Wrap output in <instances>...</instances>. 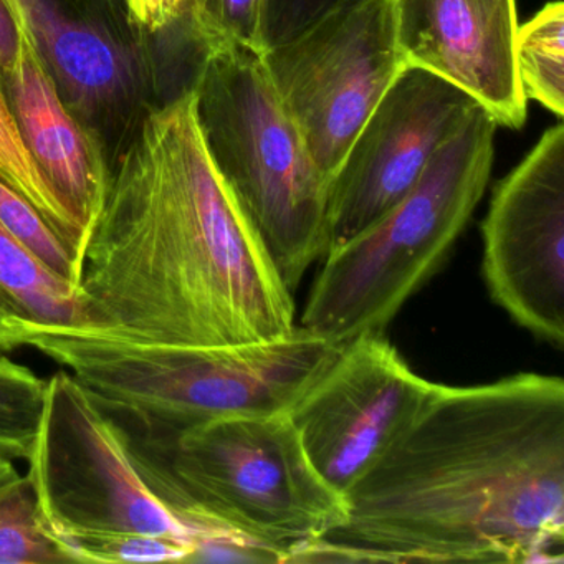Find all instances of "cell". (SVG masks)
Masks as SVG:
<instances>
[{
    "instance_id": "obj_13",
    "label": "cell",
    "mask_w": 564,
    "mask_h": 564,
    "mask_svg": "<svg viewBox=\"0 0 564 564\" xmlns=\"http://www.w3.org/2000/svg\"><path fill=\"white\" fill-rule=\"evenodd\" d=\"M392 11L404 65L451 82L501 127L527 123L514 61L517 0H392Z\"/></svg>"
},
{
    "instance_id": "obj_17",
    "label": "cell",
    "mask_w": 564,
    "mask_h": 564,
    "mask_svg": "<svg viewBox=\"0 0 564 564\" xmlns=\"http://www.w3.org/2000/svg\"><path fill=\"white\" fill-rule=\"evenodd\" d=\"M0 181L28 199L42 214L48 226L85 259L84 236L61 197L45 180L41 167L25 147L2 87H0Z\"/></svg>"
},
{
    "instance_id": "obj_27",
    "label": "cell",
    "mask_w": 564,
    "mask_h": 564,
    "mask_svg": "<svg viewBox=\"0 0 564 564\" xmlns=\"http://www.w3.org/2000/svg\"><path fill=\"white\" fill-rule=\"evenodd\" d=\"M19 475L21 474H19L18 468L14 467L12 460L0 457V485L6 484V481L14 480Z\"/></svg>"
},
{
    "instance_id": "obj_24",
    "label": "cell",
    "mask_w": 564,
    "mask_h": 564,
    "mask_svg": "<svg viewBox=\"0 0 564 564\" xmlns=\"http://www.w3.org/2000/svg\"><path fill=\"white\" fill-rule=\"evenodd\" d=\"M131 11L153 35L183 28V0H130Z\"/></svg>"
},
{
    "instance_id": "obj_2",
    "label": "cell",
    "mask_w": 564,
    "mask_h": 564,
    "mask_svg": "<svg viewBox=\"0 0 564 564\" xmlns=\"http://www.w3.org/2000/svg\"><path fill=\"white\" fill-rule=\"evenodd\" d=\"M345 500L348 521L326 538L379 561L561 563L563 379L435 384Z\"/></svg>"
},
{
    "instance_id": "obj_16",
    "label": "cell",
    "mask_w": 564,
    "mask_h": 564,
    "mask_svg": "<svg viewBox=\"0 0 564 564\" xmlns=\"http://www.w3.org/2000/svg\"><path fill=\"white\" fill-rule=\"evenodd\" d=\"M518 80L527 100L564 115V6L550 2L523 28L514 47Z\"/></svg>"
},
{
    "instance_id": "obj_7",
    "label": "cell",
    "mask_w": 564,
    "mask_h": 564,
    "mask_svg": "<svg viewBox=\"0 0 564 564\" xmlns=\"http://www.w3.org/2000/svg\"><path fill=\"white\" fill-rule=\"evenodd\" d=\"M28 31L62 100L113 173L164 98L156 39L130 0H6Z\"/></svg>"
},
{
    "instance_id": "obj_3",
    "label": "cell",
    "mask_w": 564,
    "mask_h": 564,
    "mask_svg": "<svg viewBox=\"0 0 564 564\" xmlns=\"http://www.w3.org/2000/svg\"><path fill=\"white\" fill-rule=\"evenodd\" d=\"M113 422L144 484L193 533L194 546L240 538L283 563L293 547L348 521L345 497L313 467L289 414L220 419L174 434Z\"/></svg>"
},
{
    "instance_id": "obj_1",
    "label": "cell",
    "mask_w": 564,
    "mask_h": 564,
    "mask_svg": "<svg viewBox=\"0 0 564 564\" xmlns=\"http://www.w3.org/2000/svg\"><path fill=\"white\" fill-rule=\"evenodd\" d=\"M80 289L88 335L105 338L213 348L296 328L292 292L210 160L191 85L115 166Z\"/></svg>"
},
{
    "instance_id": "obj_20",
    "label": "cell",
    "mask_w": 564,
    "mask_h": 564,
    "mask_svg": "<svg viewBox=\"0 0 564 564\" xmlns=\"http://www.w3.org/2000/svg\"><path fill=\"white\" fill-rule=\"evenodd\" d=\"M0 224L51 272L80 286L84 262L28 199L0 181Z\"/></svg>"
},
{
    "instance_id": "obj_12",
    "label": "cell",
    "mask_w": 564,
    "mask_h": 564,
    "mask_svg": "<svg viewBox=\"0 0 564 564\" xmlns=\"http://www.w3.org/2000/svg\"><path fill=\"white\" fill-rule=\"evenodd\" d=\"M477 107L451 82L404 65L329 181L328 252L392 209Z\"/></svg>"
},
{
    "instance_id": "obj_18",
    "label": "cell",
    "mask_w": 564,
    "mask_h": 564,
    "mask_svg": "<svg viewBox=\"0 0 564 564\" xmlns=\"http://www.w3.org/2000/svg\"><path fill=\"white\" fill-rule=\"evenodd\" d=\"M78 563L48 530L29 475L0 485V564Z\"/></svg>"
},
{
    "instance_id": "obj_23",
    "label": "cell",
    "mask_w": 564,
    "mask_h": 564,
    "mask_svg": "<svg viewBox=\"0 0 564 564\" xmlns=\"http://www.w3.org/2000/svg\"><path fill=\"white\" fill-rule=\"evenodd\" d=\"M349 0H262L259 52L299 37Z\"/></svg>"
},
{
    "instance_id": "obj_21",
    "label": "cell",
    "mask_w": 564,
    "mask_h": 564,
    "mask_svg": "<svg viewBox=\"0 0 564 564\" xmlns=\"http://www.w3.org/2000/svg\"><path fill=\"white\" fill-rule=\"evenodd\" d=\"M78 563H174L189 561L193 544L144 533L87 534L65 541Z\"/></svg>"
},
{
    "instance_id": "obj_6",
    "label": "cell",
    "mask_w": 564,
    "mask_h": 564,
    "mask_svg": "<svg viewBox=\"0 0 564 564\" xmlns=\"http://www.w3.org/2000/svg\"><path fill=\"white\" fill-rule=\"evenodd\" d=\"M498 127L484 107L475 108L392 209L326 252L302 328L339 345L384 332L434 275L477 209L490 180Z\"/></svg>"
},
{
    "instance_id": "obj_14",
    "label": "cell",
    "mask_w": 564,
    "mask_h": 564,
    "mask_svg": "<svg viewBox=\"0 0 564 564\" xmlns=\"http://www.w3.org/2000/svg\"><path fill=\"white\" fill-rule=\"evenodd\" d=\"M18 29V57L11 67L0 70V87L25 147L88 247L107 199L110 166L97 141L62 100L28 31L21 24Z\"/></svg>"
},
{
    "instance_id": "obj_9",
    "label": "cell",
    "mask_w": 564,
    "mask_h": 564,
    "mask_svg": "<svg viewBox=\"0 0 564 564\" xmlns=\"http://www.w3.org/2000/svg\"><path fill=\"white\" fill-rule=\"evenodd\" d=\"M260 57L328 184L404 67L395 42L392 0H349L299 37Z\"/></svg>"
},
{
    "instance_id": "obj_25",
    "label": "cell",
    "mask_w": 564,
    "mask_h": 564,
    "mask_svg": "<svg viewBox=\"0 0 564 564\" xmlns=\"http://www.w3.org/2000/svg\"><path fill=\"white\" fill-rule=\"evenodd\" d=\"M19 29L6 0H0V70L11 67L18 57Z\"/></svg>"
},
{
    "instance_id": "obj_11",
    "label": "cell",
    "mask_w": 564,
    "mask_h": 564,
    "mask_svg": "<svg viewBox=\"0 0 564 564\" xmlns=\"http://www.w3.org/2000/svg\"><path fill=\"white\" fill-rule=\"evenodd\" d=\"M481 236L491 299L531 335L563 348V123L497 184Z\"/></svg>"
},
{
    "instance_id": "obj_10",
    "label": "cell",
    "mask_w": 564,
    "mask_h": 564,
    "mask_svg": "<svg viewBox=\"0 0 564 564\" xmlns=\"http://www.w3.org/2000/svg\"><path fill=\"white\" fill-rule=\"evenodd\" d=\"M434 388L384 332H366L341 346L289 417L313 467L345 497L391 451Z\"/></svg>"
},
{
    "instance_id": "obj_5",
    "label": "cell",
    "mask_w": 564,
    "mask_h": 564,
    "mask_svg": "<svg viewBox=\"0 0 564 564\" xmlns=\"http://www.w3.org/2000/svg\"><path fill=\"white\" fill-rule=\"evenodd\" d=\"M191 87L204 143L290 292L328 252V181L313 163L259 52H199Z\"/></svg>"
},
{
    "instance_id": "obj_8",
    "label": "cell",
    "mask_w": 564,
    "mask_h": 564,
    "mask_svg": "<svg viewBox=\"0 0 564 564\" xmlns=\"http://www.w3.org/2000/svg\"><path fill=\"white\" fill-rule=\"evenodd\" d=\"M28 460L42 517L62 544L87 534L144 533L194 547L193 533L144 484L120 429L70 372L47 381Z\"/></svg>"
},
{
    "instance_id": "obj_15",
    "label": "cell",
    "mask_w": 564,
    "mask_h": 564,
    "mask_svg": "<svg viewBox=\"0 0 564 564\" xmlns=\"http://www.w3.org/2000/svg\"><path fill=\"white\" fill-rule=\"evenodd\" d=\"M80 286L55 275L0 224V352L39 332L88 333Z\"/></svg>"
},
{
    "instance_id": "obj_4",
    "label": "cell",
    "mask_w": 564,
    "mask_h": 564,
    "mask_svg": "<svg viewBox=\"0 0 564 564\" xmlns=\"http://www.w3.org/2000/svg\"><path fill=\"white\" fill-rule=\"evenodd\" d=\"M28 346L65 366L113 421L174 434L230 417L289 414L343 345L296 326L243 345H144L39 332Z\"/></svg>"
},
{
    "instance_id": "obj_22",
    "label": "cell",
    "mask_w": 564,
    "mask_h": 564,
    "mask_svg": "<svg viewBox=\"0 0 564 564\" xmlns=\"http://www.w3.org/2000/svg\"><path fill=\"white\" fill-rule=\"evenodd\" d=\"M260 12L262 0H206L191 42L199 52L217 44L259 52Z\"/></svg>"
},
{
    "instance_id": "obj_19",
    "label": "cell",
    "mask_w": 564,
    "mask_h": 564,
    "mask_svg": "<svg viewBox=\"0 0 564 564\" xmlns=\"http://www.w3.org/2000/svg\"><path fill=\"white\" fill-rule=\"evenodd\" d=\"M47 381L0 358V457L28 460L44 411Z\"/></svg>"
},
{
    "instance_id": "obj_26",
    "label": "cell",
    "mask_w": 564,
    "mask_h": 564,
    "mask_svg": "<svg viewBox=\"0 0 564 564\" xmlns=\"http://www.w3.org/2000/svg\"><path fill=\"white\" fill-rule=\"evenodd\" d=\"M204 2L206 0H183V29L184 34L191 41L194 28L199 21L200 12H203Z\"/></svg>"
}]
</instances>
